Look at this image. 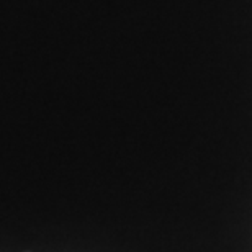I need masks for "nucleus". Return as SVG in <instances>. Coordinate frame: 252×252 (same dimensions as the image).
Segmentation results:
<instances>
[]
</instances>
